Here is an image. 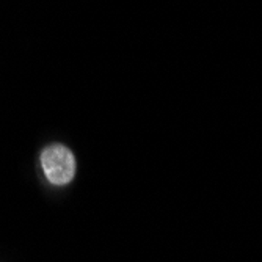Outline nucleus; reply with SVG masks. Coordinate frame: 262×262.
Masks as SVG:
<instances>
[{
    "mask_svg": "<svg viewBox=\"0 0 262 262\" xmlns=\"http://www.w3.org/2000/svg\"><path fill=\"white\" fill-rule=\"evenodd\" d=\"M44 174L54 185H66L76 176V157L64 145H49L41 152Z\"/></svg>",
    "mask_w": 262,
    "mask_h": 262,
    "instance_id": "obj_1",
    "label": "nucleus"
}]
</instances>
